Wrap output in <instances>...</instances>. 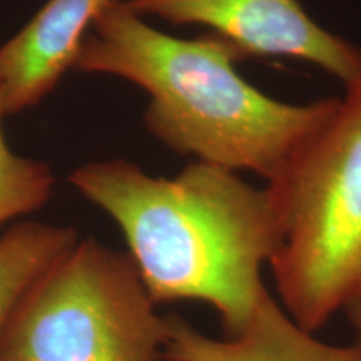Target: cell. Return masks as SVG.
Listing matches in <instances>:
<instances>
[{
    "instance_id": "obj_5",
    "label": "cell",
    "mask_w": 361,
    "mask_h": 361,
    "mask_svg": "<svg viewBox=\"0 0 361 361\" xmlns=\"http://www.w3.org/2000/svg\"><path fill=\"white\" fill-rule=\"evenodd\" d=\"M141 17L206 25L245 54L311 62L350 85L361 75V49L311 19L298 0H126Z\"/></svg>"
},
{
    "instance_id": "obj_4",
    "label": "cell",
    "mask_w": 361,
    "mask_h": 361,
    "mask_svg": "<svg viewBox=\"0 0 361 361\" xmlns=\"http://www.w3.org/2000/svg\"><path fill=\"white\" fill-rule=\"evenodd\" d=\"M157 314L128 252L79 239L0 333V361H164Z\"/></svg>"
},
{
    "instance_id": "obj_3",
    "label": "cell",
    "mask_w": 361,
    "mask_h": 361,
    "mask_svg": "<svg viewBox=\"0 0 361 361\" xmlns=\"http://www.w3.org/2000/svg\"><path fill=\"white\" fill-rule=\"evenodd\" d=\"M266 189L278 221L269 261L278 295L314 333L361 301V75Z\"/></svg>"
},
{
    "instance_id": "obj_1",
    "label": "cell",
    "mask_w": 361,
    "mask_h": 361,
    "mask_svg": "<svg viewBox=\"0 0 361 361\" xmlns=\"http://www.w3.org/2000/svg\"><path fill=\"white\" fill-rule=\"evenodd\" d=\"M69 180L123 231L154 305L202 301L236 336L271 295L261 268L276 251L278 221L266 188L201 161L171 179L126 159L89 162Z\"/></svg>"
},
{
    "instance_id": "obj_7",
    "label": "cell",
    "mask_w": 361,
    "mask_h": 361,
    "mask_svg": "<svg viewBox=\"0 0 361 361\" xmlns=\"http://www.w3.org/2000/svg\"><path fill=\"white\" fill-rule=\"evenodd\" d=\"M164 361H361V341L329 345L268 296L236 336L209 338L178 314L166 316Z\"/></svg>"
},
{
    "instance_id": "obj_8",
    "label": "cell",
    "mask_w": 361,
    "mask_h": 361,
    "mask_svg": "<svg viewBox=\"0 0 361 361\" xmlns=\"http://www.w3.org/2000/svg\"><path fill=\"white\" fill-rule=\"evenodd\" d=\"M69 226L25 221L0 236V333L30 286L79 243Z\"/></svg>"
},
{
    "instance_id": "obj_10",
    "label": "cell",
    "mask_w": 361,
    "mask_h": 361,
    "mask_svg": "<svg viewBox=\"0 0 361 361\" xmlns=\"http://www.w3.org/2000/svg\"><path fill=\"white\" fill-rule=\"evenodd\" d=\"M345 311H346V314H348L350 322L353 323L355 329L358 331L360 341H361V301H356V303L348 306Z\"/></svg>"
},
{
    "instance_id": "obj_2",
    "label": "cell",
    "mask_w": 361,
    "mask_h": 361,
    "mask_svg": "<svg viewBox=\"0 0 361 361\" xmlns=\"http://www.w3.org/2000/svg\"><path fill=\"white\" fill-rule=\"evenodd\" d=\"M243 59L218 34L174 37L147 24L126 0H111L90 25L72 71L141 87L149 96L146 129L171 151L269 180L331 114L338 97L278 101L243 79L236 71Z\"/></svg>"
},
{
    "instance_id": "obj_6",
    "label": "cell",
    "mask_w": 361,
    "mask_h": 361,
    "mask_svg": "<svg viewBox=\"0 0 361 361\" xmlns=\"http://www.w3.org/2000/svg\"><path fill=\"white\" fill-rule=\"evenodd\" d=\"M111 0H47L0 45V101L6 116L30 109L74 69L85 35Z\"/></svg>"
},
{
    "instance_id": "obj_9",
    "label": "cell",
    "mask_w": 361,
    "mask_h": 361,
    "mask_svg": "<svg viewBox=\"0 0 361 361\" xmlns=\"http://www.w3.org/2000/svg\"><path fill=\"white\" fill-rule=\"evenodd\" d=\"M0 101V228L42 207L51 200L56 176L47 162L17 154L8 146Z\"/></svg>"
}]
</instances>
